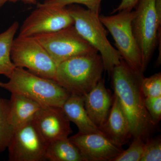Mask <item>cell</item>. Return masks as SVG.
Listing matches in <instances>:
<instances>
[{
	"instance_id": "1",
	"label": "cell",
	"mask_w": 161,
	"mask_h": 161,
	"mask_svg": "<svg viewBox=\"0 0 161 161\" xmlns=\"http://www.w3.org/2000/svg\"><path fill=\"white\" fill-rule=\"evenodd\" d=\"M116 96L126 116L132 137L147 140L154 126L145 105L141 83L142 73L132 69L123 59L113 69L111 76Z\"/></svg>"
},
{
	"instance_id": "2",
	"label": "cell",
	"mask_w": 161,
	"mask_h": 161,
	"mask_svg": "<svg viewBox=\"0 0 161 161\" xmlns=\"http://www.w3.org/2000/svg\"><path fill=\"white\" fill-rule=\"evenodd\" d=\"M104 70L98 53L78 55L58 64L55 80L70 94L84 97L102 78Z\"/></svg>"
},
{
	"instance_id": "3",
	"label": "cell",
	"mask_w": 161,
	"mask_h": 161,
	"mask_svg": "<svg viewBox=\"0 0 161 161\" xmlns=\"http://www.w3.org/2000/svg\"><path fill=\"white\" fill-rule=\"evenodd\" d=\"M7 82L0 81V88L26 96L43 107H62L70 94L56 80L16 67Z\"/></svg>"
},
{
	"instance_id": "4",
	"label": "cell",
	"mask_w": 161,
	"mask_h": 161,
	"mask_svg": "<svg viewBox=\"0 0 161 161\" xmlns=\"http://www.w3.org/2000/svg\"><path fill=\"white\" fill-rule=\"evenodd\" d=\"M67 8L74 19L75 29L99 52L104 70L110 77L114 68L120 64L122 59L107 38L106 31L99 19V15L77 5H71Z\"/></svg>"
},
{
	"instance_id": "5",
	"label": "cell",
	"mask_w": 161,
	"mask_h": 161,
	"mask_svg": "<svg viewBox=\"0 0 161 161\" xmlns=\"http://www.w3.org/2000/svg\"><path fill=\"white\" fill-rule=\"evenodd\" d=\"M134 15V11H122L112 15H101L99 18L112 35L122 59L133 70L143 74L142 56L132 30Z\"/></svg>"
},
{
	"instance_id": "6",
	"label": "cell",
	"mask_w": 161,
	"mask_h": 161,
	"mask_svg": "<svg viewBox=\"0 0 161 161\" xmlns=\"http://www.w3.org/2000/svg\"><path fill=\"white\" fill-rule=\"evenodd\" d=\"M135 7L132 28L140 51L144 72L161 36V20L157 14L155 0H139Z\"/></svg>"
},
{
	"instance_id": "7",
	"label": "cell",
	"mask_w": 161,
	"mask_h": 161,
	"mask_svg": "<svg viewBox=\"0 0 161 161\" xmlns=\"http://www.w3.org/2000/svg\"><path fill=\"white\" fill-rule=\"evenodd\" d=\"M11 58L16 67L26 68L35 75L55 80L57 65L34 37L18 36L14 39Z\"/></svg>"
},
{
	"instance_id": "8",
	"label": "cell",
	"mask_w": 161,
	"mask_h": 161,
	"mask_svg": "<svg viewBox=\"0 0 161 161\" xmlns=\"http://www.w3.org/2000/svg\"><path fill=\"white\" fill-rule=\"evenodd\" d=\"M34 37L46 50L57 66L75 56L98 53L78 34L74 25Z\"/></svg>"
},
{
	"instance_id": "9",
	"label": "cell",
	"mask_w": 161,
	"mask_h": 161,
	"mask_svg": "<svg viewBox=\"0 0 161 161\" xmlns=\"http://www.w3.org/2000/svg\"><path fill=\"white\" fill-rule=\"evenodd\" d=\"M48 143L33 120L15 130L8 149L9 161H45Z\"/></svg>"
},
{
	"instance_id": "10",
	"label": "cell",
	"mask_w": 161,
	"mask_h": 161,
	"mask_svg": "<svg viewBox=\"0 0 161 161\" xmlns=\"http://www.w3.org/2000/svg\"><path fill=\"white\" fill-rule=\"evenodd\" d=\"M67 7L37 4V8L24 20L20 27V36H34L53 32L74 25Z\"/></svg>"
},
{
	"instance_id": "11",
	"label": "cell",
	"mask_w": 161,
	"mask_h": 161,
	"mask_svg": "<svg viewBox=\"0 0 161 161\" xmlns=\"http://www.w3.org/2000/svg\"><path fill=\"white\" fill-rule=\"evenodd\" d=\"M79 150L84 161H112L123 151L102 132H78L69 137Z\"/></svg>"
},
{
	"instance_id": "12",
	"label": "cell",
	"mask_w": 161,
	"mask_h": 161,
	"mask_svg": "<svg viewBox=\"0 0 161 161\" xmlns=\"http://www.w3.org/2000/svg\"><path fill=\"white\" fill-rule=\"evenodd\" d=\"M33 121L48 143L69 138L72 133L70 122L60 107H42Z\"/></svg>"
},
{
	"instance_id": "13",
	"label": "cell",
	"mask_w": 161,
	"mask_h": 161,
	"mask_svg": "<svg viewBox=\"0 0 161 161\" xmlns=\"http://www.w3.org/2000/svg\"><path fill=\"white\" fill-rule=\"evenodd\" d=\"M84 103L91 120L98 129L105 122L112 103L113 97L102 78L96 86L83 97Z\"/></svg>"
},
{
	"instance_id": "14",
	"label": "cell",
	"mask_w": 161,
	"mask_h": 161,
	"mask_svg": "<svg viewBox=\"0 0 161 161\" xmlns=\"http://www.w3.org/2000/svg\"><path fill=\"white\" fill-rule=\"evenodd\" d=\"M111 109L105 122L99 129L113 143L122 147L132 137L130 125L117 96L114 94Z\"/></svg>"
},
{
	"instance_id": "15",
	"label": "cell",
	"mask_w": 161,
	"mask_h": 161,
	"mask_svg": "<svg viewBox=\"0 0 161 161\" xmlns=\"http://www.w3.org/2000/svg\"><path fill=\"white\" fill-rule=\"evenodd\" d=\"M9 99V119L14 131L34 119L42 106L26 96L11 93Z\"/></svg>"
},
{
	"instance_id": "16",
	"label": "cell",
	"mask_w": 161,
	"mask_h": 161,
	"mask_svg": "<svg viewBox=\"0 0 161 161\" xmlns=\"http://www.w3.org/2000/svg\"><path fill=\"white\" fill-rule=\"evenodd\" d=\"M61 108L70 122L78 127V132L88 133L101 132L88 115L82 96L70 94Z\"/></svg>"
},
{
	"instance_id": "17",
	"label": "cell",
	"mask_w": 161,
	"mask_h": 161,
	"mask_svg": "<svg viewBox=\"0 0 161 161\" xmlns=\"http://www.w3.org/2000/svg\"><path fill=\"white\" fill-rule=\"evenodd\" d=\"M19 27V23L15 22L5 31L0 33V75L8 78L16 68L12 61L11 49Z\"/></svg>"
},
{
	"instance_id": "18",
	"label": "cell",
	"mask_w": 161,
	"mask_h": 161,
	"mask_svg": "<svg viewBox=\"0 0 161 161\" xmlns=\"http://www.w3.org/2000/svg\"><path fill=\"white\" fill-rule=\"evenodd\" d=\"M46 158L50 161H84L79 150L69 138L49 143Z\"/></svg>"
},
{
	"instance_id": "19",
	"label": "cell",
	"mask_w": 161,
	"mask_h": 161,
	"mask_svg": "<svg viewBox=\"0 0 161 161\" xmlns=\"http://www.w3.org/2000/svg\"><path fill=\"white\" fill-rule=\"evenodd\" d=\"M9 115V100L0 97V154L8 148L14 132Z\"/></svg>"
},
{
	"instance_id": "20",
	"label": "cell",
	"mask_w": 161,
	"mask_h": 161,
	"mask_svg": "<svg viewBox=\"0 0 161 161\" xmlns=\"http://www.w3.org/2000/svg\"><path fill=\"white\" fill-rule=\"evenodd\" d=\"M147 140L141 136L134 137L129 148L123 150L112 161H140L143 155Z\"/></svg>"
},
{
	"instance_id": "21",
	"label": "cell",
	"mask_w": 161,
	"mask_h": 161,
	"mask_svg": "<svg viewBox=\"0 0 161 161\" xmlns=\"http://www.w3.org/2000/svg\"><path fill=\"white\" fill-rule=\"evenodd\" d=\"M141 89L144 97H157L161 96V74L156 73L142 79Z\"/></svg>"
},
{
	"instance_id": "22",
	"label": "cell",
	"mask_w": 161,
	"mask_h": 161,
	"mask_svg": "<svg viewBox=\"0 0 161 161\" xmlns=\"http://www.w3.org/2000/svg\"><path fill=\"white\" fill-rule=\"evenodd\" d=\"M102 0H45L41 4L44 5L66 7L74 4L84 5L87 9L99 14Z\"/></svg>"
},
{
	"instance_id": "23",
	"label": "cell",
	"mask_w": 161,
	"mask_h": 161,
	"mask_svg": "<svg viewBox=\"0 0 161 161\" xmlns=\"http://www.w3.org/2000/svg\"><path fill=\"white\" fill-rule=\"evenodd\" d=\"M161 136L148 138L146 142L145 150L140 161H161Z\"/></svg>"
},
{
	"instance_id": "24",
	"label": "cell",
	"mask_w": 161,
	"mask_h": 161,
	"mask_svg": "<svg viewBox=\"0 0 161 161\" xmlns=\"http://www.w3.org/2000/svg\"><path fill=\"white\" fill-rule=\"evenodd\" d=\"M145 105L153 125L161 119V96L145 97Z\"/></svg>"
},
{
	"instance_id": "25",
	"label": "cell",
	"mask_w": 161,
	"mask_h": 161,
	"mask_svg": "<svg viewBox=\"0 0 161 161\" xmlns=\"http://www.w3.org/2000/svg\"><path fill=\"white\" fill-rule=\"evenodd\" d=\"M139 0H122L119 5L115 8L112 13L119 12L122 11H132L133 8L135 7Z\"/></svg>"
},
{
	"instance_id": "26",
	"label": "cell",
	"mask_w": 161,
	"mask_h": 161,
	"mask_svg": "<svg viewBox=\"0 0 161 161\" xmlns=\"http://www.w3.org/2000/svg\"><path fill=\"white\" fill-rule=\"evenodd\" d=\"M9 2H16L17 1H22L25 3H29V4H36V0H7Z\"/></svg>"
},
{
	"instance_id": "27",
	"label": "cell",
	"mask_w": 161,
	"mask_h": 161,
	"mask_svg": "<svg viewBox=\"0 0 161 161\" xmlns=\"http://www.w3.org/2000/svg\"><path fill=\"white\" fill-rule=\"evenodd\" d=\"M7 1V0H0V7L3 6Z\"/></svg>"
}]
</instances>
